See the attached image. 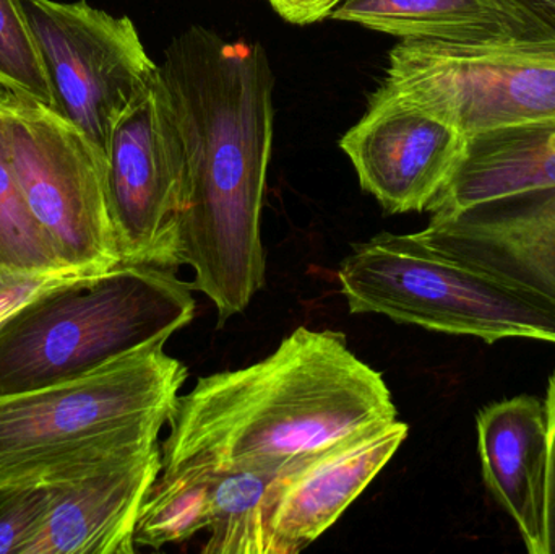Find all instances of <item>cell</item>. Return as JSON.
<instances>
[{"mask_svg": "<svg viewBox=\"0 0 555 554\" xmlns=\"http://www.w3.org/2000/svg\"><path fill=\"white\" fill-rule=\"evenodd\" d=\"M384 83L466 139L555 123V29L485 42L403 39Z\"/></svg>", "mask_w": 555, "mask_h": 554, "instance_id": "cell-6", "label": "cell"}, {"mask_svg": "<svg viewBox=\"0 0 555 554\" xmlns=\"http://www.w3.org/2000/svg\"><path fill=\"white\" fill-rule=\"evenodd\" d=\"M188 185L184 137L158 65L120 117L107 150V202L122 263L178 269Z\"/></svg>", "mask_w": 555, "mask_h": 554, "instance_id": "cell-9", "label": "cell"}, {"mask_svg": "<svg viewBox=\"0 0 555 554\" xmlns=\"http://www.w3.org/2000/svg\"><path fill=\"white\" fill-rule=\"evenodd\" d=\"M188 152L176 260L223 325L266 283L262 211L275 137V75L260 42L192 26L159 65Z\"/></svg>", "mask_w": 555, "mask_h": 554, "instance_id": "cell-1", "label": "cell"}, {"mask_svg": "<svg viewBox=\"0 0 555 554\" xmlns=\"http://www.w3.org/2000/svg\"><path fill=\"white\" fill-rule=\"evenodd\" d=\"M166 342L88 376L0 397V485H54L159 446L188 379Z\"/></svg>", "mask_w": 555, "mask_h": 554, "instance_id": "cell-3", "label": "cell"}, {"mask_svg": "<svg viewBox=\"0 0 555 554\" xmlns=\"http://www.w3.org/2000/svg\"><path fill=\"white\" fill-rule=\"evenodd\" d=\"M547 28L555 29V0H514Z\"/></svg>", "mask_w": 555, "mask_h": 554, "instance_id": "cell-25", "label": "cell"}, {"mask_svg": "<svg viewBox=\"0 0 555 554\" xmlns=\"http://www.w3.org/2000/svg\"><path fill=\"white\" fill-rule=\"evenodd\" d=\"M544 405H546L547 425H550V451H547L543 554H555V371L547 383Z\"/></svg>", "mask_w": 555, "mask_h": 554, "instance_id": "cell-23", "label": "cell"}, {"mask_svg": "<svg viewBox=\"0 0 555 554\" xmlns=\"http://www.w3.org/2000/svg\"><path fill=\"white\" fill-rule=\"evenodd\" d=\"M482 480L512 517L525 549L543 554L550 425L544 400L517 396L476 415Z\"/></svg>", "mask_w": 555, "mask_h": 554, "instance_id": "cell-14", "label": "cell"}, {"mask_svg": "<svg viewBox=\"0 0 555 554\" xmlns=\"http://www.w3.org/2000/svg\"><path fill=\"white\" fill-rule=\"evenodd\" d=\"M0 83L54 109L41 54L20 0H0Z\"/></svg>", "mask_w": 555, "mask_h": 554, "instance_id": "cell-20", "label": "cell"}, {"mask_svg": "<svg viewBox=\"0 0 555 554\" xmlns=\"http://www.w3.org/2000/svg\"><path fill=\"white\" fill-rule=\"evenodd\" d=\"M211 472H162L143 501L135 545L159 550L208 530L211 520Z\"/></svg>", "mask_w": 555, "mask_h": 554, "instance_id": "cell-18", "label": "cell"}, {"mask_svg": "<svg viewBox=\"0 0 555 554\" xmlns=\"http://www.w3.org/2000/svg\"><path fill=\"white\" fill-rule=\"evenodd\" d=\"M339 146L361 188L398 215L429 210L462 165L468 139L382 83Z\"/></svg>", "mask_w": 555, "mask_h": 554, "instance_id": "cell-10", "label": "cell"}, {"mask_svg": "<svg viewBox=\"0 0 555 554\" xmlns=\"http://www.w3.org/2000/svg\"><path fill=\"white\" fill-rule=\"evenodd\" d=\"M0 111L13 171L62 266L78 275L120 266L106 158L52 107L13 94Z\"/></svg>", "mask_w": 555, "mask_h": 554, "instance_id": "cell-7", "label": "cell"}, {"mask_svg": "<svg viewBox=\"0 0 555 554\" xmlns=\"http://www.w3.org/2000/svg\"><path fill=\"white\" fill-rule=\"evenodd\" d=\"M0 269L44 273L70 272L55 256L48 237L42 233L41 227L26 204L25 195L10 162L2 111H0Z\"/></svg>", "mask_w": 555, "mask_h": 554, "instance_id": "cell-19", "label": "cell"}, {"mask_svg": "<svg viewBox=\"0 0 555 554\" xmlns=\"http://www.w3.org/2000/svg\"><path fill=\"white\" fill-rule=\"evenodd\" d=\"M162 446L75 480L51 485L44 529L28 554H133L143 501L162 474Z\"/></svg>", "mask_w": 555, "mask_h": 554, "instance_id": "cell-13", "label": "cell"}, {"mask_svg": "<svg viewBox=\"0 0 555 554\" xmlns=\"http://www.w3.org/2000/svg\"><path fill=\"white\" fill-rule=\"evenodd\" d=\"M51 506V485H0V554H28Z\"/></svg>", "mask_w": 555, "mask_h": 554, "instance_id": "cell-21", "label": "cell"}, {"mask_svg": "<svg viewBox=\"0 0 555 554\" xmlns=\"http://www.w3.org/2000/svg\"><path fill=\"white\" fill-rule=\"evenodd\" d=\"M74 275L77 273L0 269V324L39 293Z\"/></svg>", "mask_w": 555, "mask_h": 554, "instance_id": "cell-22", "label": "cell"}, {"mask_svg": "<svg viewBox=\"0 0 555 554\" xmlns=\"http://www.w3.org/2000/svg\"><path fill=\"white\" fill-rule=\"evenodd\" d=\"M41 54L54 111L106 158L120 117L158 72L129 16L90 3L20 0Z\"/></svg>", "mask_w": 555, "mask_h": 554, "instance_id": "cell-8", "label": "cell"}, {"mask_svg": "<svg viewBox=\"0 0 555 554\" xmlns=\"http://www.w3.org/2000/svg\"><path fill=\"white\" fill-rule=\"evenodd\" d=\"M397 418L384 377L345 335L299 327L266 360L179 396L162 472L286 465Z\"/></svg>", "mask_w": 555, "mask_h": 554, "instance_id": "cell-2", "label": "cell"}, {"mask_svg": "<svg viewBox=\"0 0 555 554\" xmlns=\"http://www.w3.org/2000/svg\"><path fill=\"white\" fill-rule=\"evenodd\" d=\"M294 462L211 472L210 537L202 553L276 554L270 520L281 480Z\"/></svg>", "mask_w": 555, "mask_h": 554, "instance_id": "cell-17", "label": "cell"}, {"mask_svg": "<svg viewBox=\"0 0 555 554\" xmlns=\"http://www.w3.org/2000/svg\"><path fill=\"white\" fill-rule=\"evenodd\" d=\"M175 269L120 263L55 283L0 324V397L88 376L191 324Z\"/></svg>", "mask_w": 555, "mask_h": 554, "instance_id": "cell-4", "label": "cell"}, {"mask_svg": "<svg viewBox=\"0 0 555 554\" xmlns=\"http://www.w3.org/2000/svg\"><path fill=\"white\" fill-rule=\"evenodd\" d=\"M555 188V123L494 130L468 139L452 181L429 207L449 217L475 205Z\"/></svg>", "mask_w": 555, "mask_h": 554, "instance_id": "cell-15", "label": "cell"}, {"mask_svg": "<svg viewBox=\"0 0 555 554\" xmlns=\"http://www.w3.org/2000/svg\"><path fill=\"white\" fill-rule=\"evenodd\" d=\"M351 314L494 345H555V309L427 246L416 233H380L352 246L338 270Z\"/></svg>", "mask_w": 555, "mask_h": 554, "instance_id": "cell-5", "label": "cell"}, {"mask_svg": "<svg viewBox=\"0 0 555 554\" xmlns=\"http://www.w3.org/2000/svg\"><path fill=\"white\" fill-rule=\"evenodd\" d=\"M281 18L294 25H312L332 16L343 0H269Z\"/></svg>", "mask_w": 555, "mask_h": 554, "instance_id": "cell-24", "label": "cell"}, {"mask_svg": "<svg viewBox=\"0 0 555 554\" xmlns=\"http://www.w3.org/2000/svg\"><path fill=\"white\" fill-rule=\"evenodd\" d=\"M332 18L414 41L485 42L551 29L514 0H343Z\"/></svg>", "mask_w": 555, "mask_h": 554, "instance_id": "cell-16", "label": "cell"}, {"mask_svg": "<svg viewBox=\"0 0 555 554\" xmlns=\"http://www.w3.org/2000/svg\"><path fill=\"white\" fill-rule=\"evenodd\" d=\"M408 433L397 418L294 462L270 520L275 553L297 554L317 542L397 454Z\"/></svg>", "mask_w": 555, "mask_h": 554, "instance_id": "cell-12", "label": "cell"}, {"mask_svg": "<svg viewBox=\"0 0 555 554\" xmlns=\"http://www.w3.org/2000/svg\"><path fill=\"white\" fill-rule=\"evenodd\" d=\"M13 96L12 91L7 90L5 87H3L2 83H0V104L7 103V101L10 100V98Z\"/></svg>", "mask_w": 555, "mask_h": 554, "instance_id": "cell-26", "label": "cell"}, {"mask_svg": "<svg viewBox=\"0 0 555 554\" xmlns=\"http://www.w3.org/2000/svg\"><path fill=\"white\" fill-rule=\"evenodd\" d=\"M416 234L443 256L555 309V188L430 217Z\"/></svg>", "mask_w": 555, "mask_h": 554, "instance_id": "cell-11", "label": "cell"}]
</instances>
